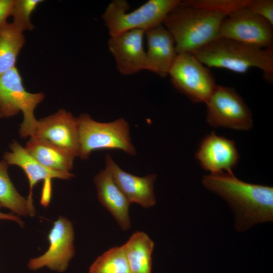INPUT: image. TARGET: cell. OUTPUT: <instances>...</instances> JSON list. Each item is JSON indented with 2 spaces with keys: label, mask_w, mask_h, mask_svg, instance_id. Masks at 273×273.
Masks as SVG:
<instances>
[{
  "label": "cell",
  "mask_w": 273,
  "mask_h": 273,
  "mask_svg": "<svg viewBox=\"0 0 273 273\" xmlns=\"http://www.w3.org/2000/svg\"><path fill=\"white\" fill-rule=\"evenodd\" d=\"M204 187L221 197L235 215L234 227L244 232L260 223L273 220V188L253 184L237 178L232 172L204 175Z\"/></svg>",
  "instance_id": "obj_1"
},
{
  "label": "cell",
  "mask_w": 273,
  "mask_h": 273,
  "mask_svg": "<svg viewBox=\"0 0 273 273\" xmlns=\"http://www.w3.org/2000/svg\"><path fill=\"white\" fill-rule=\"evenodd\" d=\"M226 16L180 2L167 15L162 25L169 32L177 54H193L218 37Z\"/></svg>",
  "instance_id": "obj_2"
},
{
  "label": "cell",
  "mask_w": 273,
  "mask_h": 273,
  "mask_svg": "<svg viewBox=\"0 0 273 273\" xmlns=\"http://www.w3.org/2000/svg\"><path fill=\"white\" fill-rule=\"evenodd\" d=\"M192 54L209 68H221L243 74L257 68L262 71L266 81L272 82L273 47L260 48L218 37Z\"/></svg>",
  "instance_id": "obj_3"
},
{
  "label": "cell",
  "mask_w": 273,
  "mask_h": 273,
  "mask_svg": "<svg viewBox=\"0 0 273 273\" xmlns=\"http://www.w3.org/2000/svg\"><path fill=\"white\" fill-rule=\"evenodd\" d=\"M79 134V156L87 159L92 152L98 150H119L131 156L136 148L130 135V127L123 118L110 122H100L86 113L76 117Z\"/></svg>",
  "instance_id": "obj_4"
},
{
  "label": "cell",
  "mask_w": 273,
  "mask_h": 273,
  "mask_svg": "<svg viewBox=\"0 0 273 273\" xmlns=\"http://www.w3.org/2000/svg\"><path fill=\"white\" fill-rule=\"evenodd\" d=\"M180 0H149L127 13L130 6L125 0H114L102 15L110 36L140 29L144 32L162 25L169 12Z\"/></svg>",
  "instance_id": "obj_5"
},
{
  "label": "cell",
  "mask_w": 273,
  "mask_h": 273,
  "mask_svg": "<svg viewBox=\"0 0 273 273\" xmlns=\"http://www.w3.org/2000/svg\"><path fill=\"white\" fill-rule=\"evenodd\" d=\"M44 98L43 93H30L25 89L16 67L0 75V118L23 113V121L19 129L21 138L32 135L38 123L34 110Z\"/></svg>",
  "instance_id": "obj_6"
},
{
  "label": "cell",
  "mask_w": 273,
  "mask_h": 273,
  "mask_svg": "<svg viewBox=\"0 0 273 273\" xmlns=\"http://www.w3.org/2000/svg\"><path fill=\"white\" fill-rule=\"evenodd\" d=\"M168 75L174 87L195 103H205L217 85L209 68L192 54H177Z\"/></svg>",
  "instance_id": "obj_7"
},
{
  "label": "cell",
  "mask_w": 273,
  "mask_h": 273,
  "mask_svg": "<svg viewBox=\"0 0 273 273\" xmlns=\"http://www.w3.org/2000/svg\"><path fill=\"white\" fill-rule=\"evenodd\" d=\"M205 104L206 121L211 126L239 130L252 128L251 111L234 88L216 85Z\"/></svg>",
  "instance_id": "obj_8"
},
{
  "label": "cell",
  "mask_w": 273,
  "mask_h": 273,
  "mask_svg": "<svg viewBox=\"0 0 273 273\" xmlns=\"http://www.w3.org/2000/svg\"><path fill=\"white\" fill-rule=\"evenodd\" d=\"M273 26L245 7L228 15L220 26L218 37L260 48L272 47Z\"/></svg>",
  "instance_id": "obj_9"
},
{
  "label": "cell",
  "mask_w": 273,
  "mask_h": 273,
  "mask_svg": "<svg viewBox=\"0 0 273 273\" xmlns=\"http://www.w3.org/2000/svg\"><path fill=\"white\" fill-rule=\"evenodd\" d=\"M74 232L72 222L60 216L55 221L48 236L49 247L42 255L31 259L28 267L35 270L43 267L63 272L68 267L74 255Z\"/></svg>",
  "instance_id": "obj_10"
},
{
  "label": "cell",
  "mask_w": 273,
  "mask_h": 273,
  "mask_svg": "<svg viewBox=\"0 0 273 273\" xmlns=\"http://www.w3.org/2000/svg\"><path fill=\"white\" fill-rule=\"evenodd\" d=\"M11 152H6L3 159L9 165L20 167L27 176L29 184V202L33 204L32 189L37 182L43 181L40 202L42 205H49L52 197V180L53 178L70 179L74 177L70 172H64L47 168L32 157L20 144L13 140L9 145Z\"/></svg>",
  "instance_id": "obj_11"
},
{
  "label": "cell",
  "mask_w": 273,
  "mask_h": 273,
  "mask_svg": "<svg viewBox=\"0 0 273 273\" xmlns=\"http://www.w3.org/2000/svg\"><path fill=\"white\" fill-rule=\"evenodd\" d=\"M31 137L36 138L78 157L79 134L76 117L64 109L39 120Z\"/></svg>",
  "instance_id": "obj_12"
},
{
  "label": "cell",
  "mask_w": 273,
  "mask_h": 273,
  "mask_svg": "<svg viewBox=\"0 0 273 273\" xmlns=\"http://www.w3.org/2000/svg\"><path fill=\"white\" fill-rule=\"evenodd\" d=\"M195 158L204 169L214 173L232 172L240 155L234 141L212 132L201 141Z\"/></svg>",
  "instance_id": "obj_13"
},
{
  "label": "cell",
  "mask_w": 273,
  "mask_h": 273,
  "mask_svg": "<svg viewBox=\"0 0 273 273\" xmlns=\"http://www.w3.org/2000/svg\"><path fill=\"white\" fill-rule=\"evenodd\" d=\"M144 34L142 30L133 29L111 36L109 39V51L115 58L120 73L131 75L145 69Z\"/></svg>",
  "instance_id": "obj_14"
},
{
  "label": "cell",
  "mask_w": 273,
  "mask_h": 273,
  "mask_svg": "<svg viewBox=\"0 0 273 273\" xmlns=\"http://www.w3.org/2000/svg\"><path fill=\"white\" fill-rule=\"evenodd\" d=\"M106 169L130 203L144 208L153 206L156 203L154 192L155 174L143 177L134 175L123 170L109 154L105 156Z\"/></svg>",
  "instance_id": "obj_15"
},
{
  "label": "cell",
  "mask_w": 273,
  "mask_h": 273,
  "mask_svg": "<svg viewBox=\"0 0 273 273\" xmlns=\"http://www.w3.org/2000/svg\"><path fill=\"white\" fill-rule=\"evenodd\" d=\"M145 34L147 40L145 69L164 77L177 54L173 38L163 25L145 31Z\"/></svg>",
  "instance_id": "obj_16"
},
{
  "label": "cell",
  "mask_w": 273,
  "mask_h": 273,
  "mask_svg": "<svg viewBox=\"0 0 273 273\" xmlns=\"http://www.w3.org/2000/svg\"><path fill=\"white\" fill-rule=\"evenodd\" d=\"M95 184L100 203L113 215L123 231L130 228L129 207L130 202L105 168L95 176Z\"/></svg>",
  "instance_id": "obj_17"
},
{
  "label": "cell",
  "mask_w": 273,
  "mask_h": 273,
  "mask_svg": "<svg viewBox=\"0 0 273 273\" xmlns=\"http://www.w3.org/2000/svg\"><path fill=\"white\" fill-rule=\"evenodd\" d=\"M25 150L39 163L51 169L70 172L75 156L47 142L30 137Z\"/></svg>",
  "instance_id": "obj_18"
},
{
  "label": "cell",
  "mask_w": 273,
  "mask_h": 273,
  "mask_svg": "<svg viewBox=\"0 0 273 273\" xmlns=\"http://www.w3.org/2000/svg\"><path fill=\"white\" fill-rule=\"evenodd\" d=\"M122 247L130 273H151L154 243L146 233L135 232Z\"/></svg>",
  "instance_id": "obj_19"
},
{
  "label": "cell",
  "mask_w": 273,
  "mask_h": 273,
  "mask_svg": "<svg viewBox=\"0 0 273 273\" xmlns=\"http://www.w3.org/2000/svg\"><path fill=\"white\" fill-rule=\"evenodd\" d=\"M8 164L4 160L0 161V205L21 216H34L35 210L33 204L21 196L17 191L8 174Z\"/></svg>",
  "instance_id": "obj_20"
},
{
  "label": "cell",
  "mask_w": 273,
  "mask_h": 273,
  "mask_svg": "<svg viewBox=\"0 0 273 273\" xmlns=\"http://www.w3.org/2000/svg\"><path fill=\"white\" fill-rule=\"evenodd\" d=\"M25 41L22 32L12 23L7 22L0 28V75L15 67Z\"/></svg>",
  "instance_id": "obj_21"
},
{
  "label": "cell",
  "mask_w": 273,
  "mask_h": 273,
  "mask_svg": "<svg viewBox=\"0 0 273 273\" xmlns=\"http://www.w3.org/2000/svg\"><path fill=\"white\" fill-rule=\"evenodd\" d=\"M89 273H130L122 246L109 249L93 262Z\"/></svg>",
  "instance_id": "obj_22"
},
{
  "label": "cell",
  "mask_w": 273,
  "mask_h": 273,
  "mask_svg": "<svg viewBox=\"0 0 273 273\" xmlns=\"http://www.w3.org/2000/svg\"><path fill=\"white\" fill-rule=\"evenodd\" d=\"M41 0H14L10 16L13 18L12 23L23 32L32 30L34 27L30 21V16Z\"/></svg>",
  "instance_id": "obj_23"
},
{
  "label": "cell",
  "mask_w": 273,
  "mask_h": 273,
  "mask_svg": "<svg viewBox=\"0 0 273 273\" xmlns=\"http://www.w3.org/2000/svg\"><path fill=\"white\" fill-rule=\"evenodd\" d=\"M189 4L227 16L247 7L250 0H186Z\"/></svg>",
  "instance_id": "obj_24"
},
{
  "label": "cell",
  "mask_w": 273,
  "mask_h": 273,
  "mask_svg": "<svg viewBox=\"0 0 273 273\" xmlns=\"http://www.w3.org/2000/svg\"><path fill=\"white\" fill-rule=\"evenodd\" d=\"M247 8L273 26L272 0H250Z\"/></svg>",
  "instance_id": "obj_25"
},
{
  "label": "cell",
  "mask_w": 273,
  "mask_h": 273,
  "mask_svg": "<svg viewBox=\"0 0 273 273\" xmlns=\"http://www.w3.org/2000/svg\"><path fill=\"white\" fill-rule=\"evenodd\" d=\"M14 0H0V28L7 23Z\"/></svg>",
  "instance_id": "obj_26"
},
{
  "label": "cell",
  "mask_w": 273,
  "mask_h": 273,
  "mask_svg": "<svg viewBox=\"0 0 273 273\" xmlns=\"http://www.w3.org/2000/svg\"><path fill=\"white\" fill-rule=\"evenodd\" d=\"M1 207V206L0 205V207ZM0 219L13 220L18 223L20 226H23V221L18 216L15 214L4 213L0 211Z\"/></svg>",
  "instance_id": "obj_27"
}]
</instances>
